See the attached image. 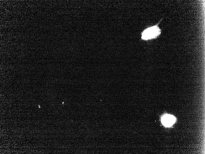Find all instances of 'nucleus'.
Returning <instances> with one entry per match:
<instances>
[{"label": "nucleus", "mask_w": 205, "mask_h": 154, "mask_svg": "<svg viewBox=\"0 0 205 154\" xmlns=\"http://www.w3.org/2000/svg\"><path fill=\"white\" fill-rule=\"evenodd\" d=\"M176 118L173 116L168 114L164 115L161 118L163 124L166 127L171 126L175 122Z\"/></svg>", "instance_id": "2"}, {"label": "nucleus", "mask_w": 205, "mask_h": 154, "mask_svg": "<svg viewBox=\"0 0 205 154\" xmlns=\"http://www.w3.org/2000/svg\"><path fill=\"white\" fill-rule=\"evenodd\" d=\"M162 20V18L157 24L149 26L144 29L141 33V39L147 41L158 38L161 35L162 31L159 25Z\"/></svg>", "instance_id": "1"}]
</instances>
